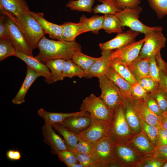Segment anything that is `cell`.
<instances>
[{
    "label": "cell",
    "mask_w": 167,
    "mask_h": 167,
    "mask_svg": "<svg viewBox=\"0 0 167 167\" xmlns=\"http://www.w3.org/2000/svg\"><path fill=\"white\" fill-rule=\"evenodd\" d=\"M6 156L8 160L11 161H18L22 157L21 152L17 150H8L6 152Z\"/></svg>",
    "instance_id": "obj_54"
},
{
    "label": "cell",
    "mask_w": 167,
    "mask_h": 167,
    "mask_svg": "<svg viewBox=\"0 0 167 167\" xmlns=\"http://www.w3.org/2000/svg\"><path fill=\"white\" fill-rule=\"evenodd\" d=\"M122 104L125 117L130 129L134 134H138L141 131V124L133 104L128 98L126 97Z\"/></svg>",
    "instance_id": "obj_20"
},
{
    "label": "cell",
    "mask_w": 167,
    "mask_h": 167,
    "mask_svg": "<svg viewBox=\"0 0 167 167\" xmlns=\"http://www.w3.org/2000/svg\"><path fill=\"white\" fill-rule=\"evenodd\" d=\"M112 50L102 51L101 55L98 58L84 76V78L90 79L93 77H98L105 74L109 66L110 56Z\"/></svg>",
    "instance_id": "obj_19"
},
{
    "label": "cell",
    "mask_w": 167,
    "mask_h": 167,
    "mask_svg": "<svg viewBox=\"0 0 167 167\" xmlns=\"http://www.w3.org/2000/svg\"><path fill=\"white\" fill-rule=\"evenodd\" d=\"M145 40L144 37L122 47L112 51L110 61L122 63L126 66L139 56L140 50Z\"/></svg>",
    "instance_id": "obj_11"
},
{
    "label": "cell",
    "mask_w": 167,
    "mask_h": 167,
    "mask_svg": "<svg viewBox=\"0 0 167 167\" xmlns=\"http://www.w3.org/2000/svg\"><path fill=\"white\" fill-rule=\"evenodd\" d=\"M98 58L85 55L81 51L75 54L73 57L72 60L83 70L85 76V75L88 72L92 65Z\"/></svg>",
    "instance_id": "obj_34"
},
{
    "label": "cell",
    "mask_w": 167,
    "mask_h": 167,
    "mask_svg": "<svg viewBox=\"0 0 167 167\" xmlns=\"http://www.w3.org/2000/svg\"><path fill=\"white\" fill-rule=\"evenodd\" d=\"M166 161L160 160L155 157L153 159L145 160L143 162H140L139 166L143 167H163Z\"/></svg>",
    "instance_id": "obj_48"
},
{
    "label": "cell",
    "mask_w": 167,
    "mask_h": 167,
    "mask_svg": "<svg viewBox=\"0 0 167 167\" xmlns=\"http://www.w3.org/2000/svg\"><path fill=\"white\" fill-rule=\"evenodd\" d=\"M60 161L70 167L72 165L79 162L73 152L68 150L59 152L57 155Z\"/></svg>",
    "instance_id": "obj_42"
},
{
    "label": "cell",
    "mask_w": 167,
    "mask_h": 167,
    "mask_svg": "<svg viewBox=\"0 0 167 167\" xmlns=\"http://www.w3.org/2000/svg\"><path fill=\"white\" fill-rule=\"evenodd\" d=\"M139 32L128 30L124 32L118 34L113 39L99 45L102 51L117 49L135 41Z\"/></svg>",
    "instance_id": "obj_14"
},
{
    "label": "cell",
    "mask_w": 167,
    "mask_h": 167,
    "mask_svg": "<svg viewBox=\"0 0 167 167\" xmlns=\"http://www.w3.org/2000/svg\"><path fill=\"white\" fill-rule=\"evenodd\" d=\"M165 145H167V130L160 126L159 128V136L157 146Z\"/></svg>",
    "instance_id": "obj_53"
},
{
    "label": "cell",
    "mask_w": 167,
    "mask_h": 167,
    "mask_svg": "<svg viewBox=\"0 0 167 167\" xmlns=\"http://www.w3.org/2000/svg\"><path fill=\"white\" fill-rule=\"evenodd\" d=\"M163 167H167V161L164 164V165L163 166Z\"/></svg>",
    "instance_id": "obj_58"
},
{
    "label": "cell",
    "mask_w": 167,
    "mask_h": 167,
    "mask_svg": "<svg viewBox=\"0 0 167 167\" xmlns=\"http://www.w3.org/2000/svg\"><path fill=\"white\" fill-rule=\"evenodd\" d=\"M151 93L156 101L163 114L167 113V93L159 88Z\"/></svg>",
    "instance_id": "obj_40"
},
{
    "label": "cell",
    "mask_w": 167,
    "mask_h": 167,
    "mask_svg": "<svg viewBox=\"0 0 167 167\" xmlns=\"http://www.w3.org/2000/svg\"><path fill=\"white\" fill-rule=\"evenodd\" d=\"M105 75L118 87L125 97L132 98L131 94L132 85L122 78L112 68L109 66Z\"/></svg>",
    "instance_id": "obj_26"
},
{
    "label": "cell",
    "mask_w": 167,
    "mask_h": 167,
    "mask_svg": "<svg viewBox=\"0 0 167 167\" xmlns=\"http://www.w3.org/2000/svg\"><path fill=\"white\" fill-rule=\"evenodd\" d=\"M95 0H70L66 6L72 11H77L91 13Z\"/></svg>",
    "instance_id": "obj_37"
},
{
    "label": "cell",
    "mask_w": 167,
    "mask_h": 167,
    "mask_svg": "<svg viewBox=\"0 0 167 167\" xmlns=\"http://www.w3.org/2000/svg\"><path fill=\"white\" fill-rule=\"evenodd\" d=\"M128 98L133 104L140 118L150 124L158 128L160 127L161 118L149 109L143 99H137L133 98Z\"/></svg>",
    "instance_id": "obj_15"
},
{
    "label": "cell",
    "mask_w": 167,
    "mask_h": 167,
    "mask_svg": "<svg viewBox=\"0 0 167 167\" xmlns=\"http://www.w3.org/2000/svg\"><path fill=\"white\" fill-rule=\"evenodd\" d=\"M1 14L0 16V38L9 37L8 28L4 15L2 13Z\"/></svg>",
    "instance_id": "obj_51"
},
{
    "label": "cell",
    "mask_w": 167,
    "mask_h": 167,
    "mask_svg": "<svg viewBox=\"0 0 167 167\" xmlns=\"http://www.w3.org/2000/svg\"><path fill=\"white\" fill-rule=\"evenodd\" d=\"M65 59H55L49 60L45 63L49 69L54 82L63 80V65Z\"/></svg>",
    "instance_id": "obj_32"
},
{
    "label": "cell",
    "mask_w": 167,
    "mask_h": 167,
    "mask_svg": "<svg viewBox=\"0 0 167 167\" xmlns=\"http://www.w3.org/2000/svg\"><path fill=\"white\" fill-rule=\"evenodd\" d=\"M16 50L9 37L0 38V61L10 56H15Z\"/></svg>",
    "instance_id": "obj_38"
},
{
    "label": "cell",
    "mask_w": 167,
    "mask_h": 167,
    "mask_svg": "<svg viewBox=\"0 0 167 167\" xmlns=\"http://www.w3.org/2000/svg\"><path fill=\"white\" fill-rule=\"evenodd\" d=\"M15 57L20 59L40 76L45 78V81L48 84L54 83L51 72L45 63L41 62L35 57L16 51Z\"/></svg>",
    "instance_id": "obj_12"
},
{
    "label": "cell",
    "mask_w": 167,
    "mask_h": 167,
    "mask_svg": "<svg viewBox=\"0 0 167 167\" xmlns=\"http://www.w3.org/2000/svg\"><path fill=\"white\" fill-rule=\"evenodd\" d=\"M104 16L95 15L88 18L82 15L80 18L79 22L81 28V34L88 32H91L97 34L102 29Z\"/></svg>",
    "instance_id": "obj_24"
},
{
    "label": "cell",
    "mask_w": 167,
    "mask_h": 167,
    "mask_svg": "<svg viewBox=\"0 0 167 167\" xmlns=\"http://www.w3.org/2000/svg\"><path fill=\"white\" fill-rule=\"evenodd\" d=\"M114 144L115 153L118 159L124 165L135 163L139 154L128 145L127 141Z\"/></svg>",
    "instance_id": "obj_16"
},
{
    "label": "cell",
    "mask_w": 167,
    "mask_h": 167,
    "mask_svg": "<svg viewBox=\"0 0 167 167\" xmlns=\"http://www.w3.org/2000/svg\"><path fill=\"white\" fill-rule=\"evenodd\" d=\"M0 12L5 16L8 28L9 37L16 51L32 55V49L23 31L18 24L15 16L0 6Z\"/></svg>",
    "instance_id": "obj_3"
},
{
    "label": "cell",
    "mask_w": 167,
    "mask_h": 167,
    "mask_svg": "<svg viewBox=\"0 0 167 167\" xmlns=\"http://www.w3.org/2000/svg\"><path fill=\"white\" fill-rule=\"evenodd\" d=\"M162 31L153 30L144 34L145 40L139 55L140 57L148 58L155 56L165 46L166 38Z\"/></svg>",
    "instance_id": "obj_10"
},
{
    "label": "cell",
    "mask_w": 167,
    "mask_h": 167,
    "mask_svg": "<svg viewBox=\"0 0 167 167\" xmlns=\"http://www.w3.org/2000/svg\"><path fill=\"white\" fill-rule=\"evenodd\" d=\"M62 27V38L68 42L75 41L76 37L81 34L80 23L66 22L61 24Z\"/></svg>",
    "instance_id": "obj_30"
},
{
    "label": "cell",
    "mask_w": 167,
    "mask_h": 167,
    "mask_svg": "<svg viewBox=\"0 0 167 167\" xmlns=\"http://www.w3.org/2000/svg\"><path fill=\"white\" fill-rule=\"evenodd\" d=\"M0 6L15 17L30 11L25 0H0Z\"/></svg>",
    "instance_id": "obj_27"
},
{
    "label": "cell",
    "mask_w": 167,
    "mask_h": 167,
    "mask_svg": "<svg viewBox=\"0 0 167 167\" xmlns=\"http://www.w3.org/2000/svg\"><path fill=\"white\" fill-rule=\"evenodd\" d=\"M51 125L54 130L63 137L67 150L73 151L78 141L77 135L58 123Z\"/></svg>",
    "instance_id": "obj_28"
},
{
    "label": "cell",
    "mask_w": 167,
    "mask_h": 167,
    "mask_svg": "<svg viewBox=\"0 0 167 167\" xmlns=\"http://www.w3.org/2000/svg\"><path fill=\"white\" fill-rule=\"evenodd\" d=\"M70 167H84L82 164L78 162L72 165Z\"/></svg>",
    "instance_id": "obj_57"
},
{
    "label": "cell",
    "mask_w": 167,
    "mask_h": 167,
    "mask_svg": "<svg viewBox=\"0 0 167 167\" xmlns=\"http://www.w3.org/2000/svg\"><path fill=\"white\" fill-rule=\"evenodd\" d=\"M143 100L149 109L160 118L163 115L156 101L151 93H148Z\"/></svg>",
    "instance_id": "obj_43"
},
{
    "label": "cell",
    "mask_w": 167,
    "mask_h": 167,
    "mask_svg": "<svg viewBox=\"0 0 167 167\" xmlns=\"http://www.w3.org/2000/svg\"><path fill=\"white\" fill-rule=\"evenodd\" d=\"M158 83L159 88L167 93V73L163 71H160Z\"/></svg>",
    "instance_id": "obj_52"
},
{
    "label": "cell",
    "mask_w": 167,
    "mask_h": 167,
    "mask_svg": "<svg viewBox=\"0 0 167 167\" xmlns=\"http://www.w3.org/2000/svg\"><path fill=\"white\" fill-rule=\"evenodd\" d=\"M31 11L15 16L33 50L37 47L39 41L46 34Z\"/></svg>",
    "instance_id": "obj_5"
},
{
    "label": "cell",
    "mask_w": 167,
    "mask_h": 167,
    "mask_svg": "<svg viewBox=\"0 0 167 167\" xmlns=\"http://www.w3.org/2000/svg\"><path fill=\"white\" fill-rule=\"evenodd\" d=\"M154 157L162 161H167V145L155 147Z\"/></svg>",
    "instance_id": "obj_50"
},
{
    "label": "cell",
    "mask_w": 167,
    "mask_h": 167,
    "mask_svg": "<svg viewBox=\"0 0 167 167\" xmlns=\"http://www.w3.org/2000/svg\"><path fill=\"white\" fill-rule=\"evenodd\" d=\"M73 152L79 162L82 164L84 167H95L94 161L91 155Z\"/></svg>",
    "instance_id": "obj_46"
},
{
    "label": "cell",
    "mask_w": 167,
    "mask_h": 167,
    "mask_svg": "<svg viewBox=\"0 0 167 167\" xmlns=\"http://www.w3.org/2000/svg\"><path fill=\"white\" fill-rule=\"evenodd\" d=\"M63 75L64 78H72L75 76L82 78L84 77V73L82 68L72 59H66L63 65Z\"/></svg>",
    "instance_id": "obj_33"
},
{
    "label": "cell",
    "mask_w": 167,
    "mask_h": 167,
    "mask_svg": "<svg viewBox=\"0 0 167 167\" xmlns=\"http://www.w3.org/2000/svg\"><path fill=\"white\" fill-rule=\"evenodd\" d=\"M95 167H121L124 166L117 158L114 144L108 135L95 145L91 155Z\"/></svg>",
    "instance_id": "obj_2"
},
{
    "label": "cell",
    "mask_w": 167,
    "mask_h": 167,
    "mask_svg": "<svg viewBox=\"0 0 167 167\" xmlns=\"http://www.w3.org/2000/svg\"><path fill=\"white\" fill-rule=\"evenodd\" d=\"M80 109V111L88 113L92 118L112 122L113 114L100 97L93 94L83 101Z\"/></svg>",
    "instance_id": "obj_7"
},
{
    "label": "cell",
    "mask_w": 167,
    "mask_h": 167,
    "mask_svg": "<svg viewBox=\"0 0 167 167\" xmlns=\"http://www.w3.org/2000/svg\"><path fill=\"white\" fill-rule=\"evenodd\" d=\"M32 16L35 19L45 32L49 37L58 40H63L62 38V27L59 25L51 23L46 19L44 14L42 12L36 13L31 11Z\"/></svg>",
    "instance_id": "obj_17"
},
{
    "label": "cell",
    "mask_w": 167,
    "mask_h": 167,
    "mask_svg": "<svg viewBox=\"0 0 167 167\" xmlns=\"http://www.w3.org/2000/svg\"><path fill=\"white\" fill-rule=\"evenodd\" d=\"M142 11V8L139 6L133 8H125L115 14L120 19L122 28L127 27L132 30L144 34L153 30H163L161 26L151 27L142 23L139 17Z\"/></svg>",
    "instance_id": "obj_6"
},
{
    "label": "cell",
    "mask_w": 167,
    "mask_h": 167,
    "mask_svg": "<svg viewBox=\"0 0 167 167\" xmlns=\"http://www.w3.org/2000/svg\"><path fill=\"white\" fill-rule=\"evenodd\" d=\"M137 82L148 93H152L159 88L158 82L149 77L142 78Z\"/></svg>",
    "instance_id": "obj_41"
},
{
    "label": "cell",
    "mask_w": 167,
    "mask_h": 167,
    "mask_svg": "<svg viewBox=\"0 0 167 167\" xmlns=\"http://www.w3.org/2000/svg\"><path fill=\"white\" fill-rule=\"evenodd\" d=\"M122 104L113 114L109 135L114 143L127 141L128 138L131 137L133 133L126 120Z\"/></svg>",
    "instance_id": "obj_8"
},
{
    "label": "cell",
    "mask_w": 167,
    "mask_h": 167,
    "mask_svg": "<svg viewBox=\"0 0 167 167\" xmlns=\"http://www.w3.org/2000/svg\"><path fill=\"white\" fill-rule=\"evenodd\" d=\"M91 118L89 126L77 135L79 139L86 141L94 146L109 135L112 122Z\"/></svg>",
    "instance_id": "obj_9"
},
{
    "label": "cell",
    "mask_w": 167,
    "mask_h": 167,
    "mask_svg": "<svg viewBox=\"0 0 167 167\" xmlns=\"http://www.w3.org/2000/svg\"><path fill=\"white\" fill-rule=\"evenodd\" d=\"M155 57L160 71H163L167 73V64L162 58L160 52L157 53L155 55Z\"/></svg>",
    "instance_id": "obj_55"
},
{
    "label": "cell",
    "mask_w": 167,
    "mask_h": 167,
    "mask_svg": "<svg viewBox=\"0 0 167 167\" xmlns=\"http://www.w3.org/2000/svg\"><path fill=\"white\" fill-rule=\"evenodd\" d=\"M41 129L44 141L50 147L52 154L57 155L61 151L67 150L64 140L56 133L52 125L45 122Z\"/></svg>",
    "instance_id": "obj_13"
},
{
    "label": "cell",
    "mask_w": 167,
    "mask_h": 167,
    "mask_svg": "<svg viewBox=\"0 0 167 167\" xmlns=\"http://www.w3.org/2000/svg\"><path fill=\"white\" fill-rule=\"evenodd\" d=\"M141 131L155 147L158 145L159 128L150 124L139 118Z\"/></svg>",
    "instance_id": "obj_36"
},
{
    "label": "cell",
    "mask_w": 167,
    "mask_h": 167,
    "mask_svg": "<svg viewBox=\"0 0 167 167\" xmlns=\"http://www.w3.org/2000/svg\"><path fill=\"white\" fill-rule=\"evenodd\" d=\"M161 126L167 130V112L163 114L160 118Z\"/></svg>",
    "instance_id": "obj_56"
},
{
    "label": "cell",
    "mask_w": 167,
    "mask_h": 167,
    "mask_svg": "<svg viewBox=\"0 0 167 167\" xmlns=\"http://www.w3.org/2000/svg\"><path fill=\"white\" fill-rule=\"evenodd\" d=\"M93 147L87 141L78 138V142L73 151L91 155L93 152Z\"/></svg>",
    "instance_id": "obj_44"
},
{
    "label": "cell",
    "mask_w": 167,
    "mask_h": 167,
    "mask_svg": "<svg viewBox=\"0 0 167 167\" xmlns=\"http://www.w3.org/2000/svg\"><path fill=\"white\" fill-rule=\"evenodd\" d=\"M149 77L159 82L160 80V70L157 64L155 56L149 58Z\"/></svg>",
    "instance_id": "obj_45"
},
{
    "label": "cell",
    "mask_w": 167,
    "mask_h": 167,
    "mask_svg": "<svg viewBox=\"0 0 167 167\" xmlns=\"http://www.w3.org/2000/svg\"><path fill=\"white\" fill-rule=\"evenodd\" d=\"M37 48L39 53L35 57L43 63L55 59H72L75 54L81 51V45L75 41L50 40L45 35L39 41Z\"/></svg>",
    "instance_id": "obj_1"
},
{
    "label": "cell",
    "mask_w": 167,
    "mask_h": 167,
    "mask_svg": "<svg viewBox=\"0 0 167 167\" xmlns=\"http://www.w3.org/2000/svg\"><path fill=\"white\" fill-rule=\"evenodd\" d=\"M126 66L137 81L144 77H150L149 58L139 56Z\"/></svg>",
    "instance_id": "obj_22"
},
{
    "label": "cell",
    "mask_w": 167,
    "mask_h": 167,
    "mask_svg": "<svg viewBox=\"0 0 167 167\" xmlns=\"http://www.w3.org/2000/svg\"><path fill=\"white\" fill-rule=\"evenodd\" d=\"M99 1L101 3L97 5L93 8L94 14H115L121 11L116 0H99Z\"/></svg>",
    "instance_id": "obj_31"
},
{
    "label": "cell",
    "mask_w": 167,
    "mask_h": 167,
    "mask_svg": "<svg viewBox=\"0 0 167 167\" xmlns=\"http://www.w3.org/2000/svg\"><path fill=\"white\" fill-rule=\"evenodd\" d=\"M26 76L17 94L12 100L14 104L20 105L25 101V97L26 93L33 82L40 75L30 68L27 66Z\"/></svg>",
    "instance_id": "obj_21"
},
{
    "label": "cell",
    "mask_w": 167,
    "mask_h": 167,
    "mask_svg": "<svg viewBox=\"0 0 167 167\" xmlns=\"http://www.w3.org/2000/svg\"><path fill=\"white\" fill-rule=\"evenodd\" d=\"M148 93L138 82L132 85L131 94L133 98L139 100L143 99Z\"/></svg>",
    "instance_id": "obj_47"
},
{
    "label": "cell",
    "mask_w": 167,
    "mask_h": 167,
    "mask_svg": "<svg viewBox=\"0 0 167 167\" xmlns=\"http://www.w3.org/2000/svg\"><path fill=\"white\" fill-rule=\"evenodd\" d=\"M109 66L132 85L137 82L128 67L126 65L119 62L110 61Z\"/></svg>",
    "instance_id": "obj_35"
},
{
    "label": "cell",
    "mask_w": 167,
    "mask_h": 167,
    "mask_svg": "<svg viewBox=\"0 0 167 167\" xmlns=\"http://www.w3.org/2000/svg\"><path fill=\"white\" fill-rule=\"evenodd\" d=\"M97 78L101 91L100 97L113 114L123 102L125 96L118 87L105 75Z\"/></svg>",
    "instance_id": "obj_4"
},
{
    "label": "cell",
    "mask_w": 167,
    "mask_h": 167,
    "mask_svg": "<svg viewBox=\"0 0 167 167\" xmlns=\"http://www.w3.org/2000/svg\"><path fill=\"white\" fill-rule=\"evenodd\" d=\"M91 121L88 115H81L70 117L58 124L77 134L87 128Z\"/></svg>",
    "instance_id": "obj_18"
},
{
    "label": "cell",
    "mask_w": 167,
    "mask_h": 167,
    "mask_svg": "<svg viewBox=\"0 0 167 167\" xmlns=\"http://www.w3.org/2000/svg\"><path fill=\"white\" fill-rule=\"evenodd\" d=\"M120 9L121 11L126 8H135L139 6L140 0H116Z\"/></svg>",
    "instance_id": "obj_49"
},
{
    "label": "cell",
    "mask_w": 167,
    "mask_h": 167,
    "mask_svg": "<svg viewBox=\"0 0 167 167\" xmlns=\"http://www.w3.org/2000/svg\"><path fill=\"white\" fill-rule=\"evenodd\" d=\"M37 113L39 116L44 120L45 122L51 125L54 123H60L67 118L71 117L78 115H88L87 113L80 111L70 113H57L49 112L43 108L40 109L38 111Z\"/></svg>",
    "instance_id": "obj_23"
},
{
    "label": "cell",
    "mask_w": 167,
    "mask_h": 167,
    "mask_svg": "<svg viewBox=\"0 0 167 167\" xmlns=\"http://www.w3.org/2000/svg\"><path fill=\"white\" fill-rule=\"evenodd\" d=\"M150 6L160 19L167 15V0H148Z\"/></svg>",
    "instance_id": "obj_39"
},
{
    "label": "cell",
    "mask_w": 167,
    "mask_h": 167,
    "mask_svg": "<svg viewBox=\"0 0 167 167\" xmlns=\"http://www.w3.org/2000/svg\"><path fill=\"white\" fill-rule=\"evenodd\" d=\"M131 142L134 147L141 153L147 155L155 154V147L142 131L133 137Z\"/></svg>",
    "instance_id": "obj_25"
},
{
    "label": "cell",
    "mask_w": 167,
    "mask_h": 167,
    "mask_svg": "<svg viewBox=\"0 0 167 167\" xmlns=\"http://www.w3.org/2000/svg\"><path fill=\"white\" fill-rule=\"evenodd\" d=\"M102 29L108 34L123 32L122 27L119 19L115 14L104 15Z\"/></svg>",
    "instance_id": "obj_29"
}]
</instances>
